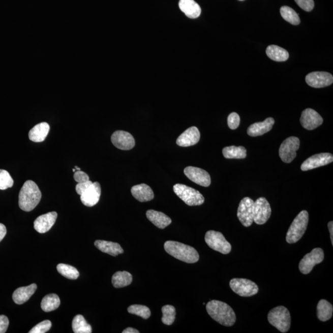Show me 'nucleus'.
<instances>
[{"label": "nucleus", "instance_id": "1", "mask_svg": "<svg viewBox=\"0 0 333 333\" xmlns=\"http://www.w3.org/2000/svg\"><path fill=\"white\" fill-rule=\"evenodd\" d=\"M206 310L210 317L222 325L231 326L236 322L235 313L229 305L222 301L210 300L207 304Z\"/></svg>", "mask_w": 333, "mask_h": 333}, {"label": "nucleus", "instance_id": "2", "mask_svg": "<svg viewBox=\"0 0 333 333\" xmlns=\"http://www.w3.org/2000/svg\"><path fill=\"white\" fill-rule=\"evenodd\" d=\"M42 193L34 181H26L20 191L19 205L22 210L31 212L39 204Z\"/></svg>", "mask_w": 333, "mask_h": 333}, {"label": "nucleus", "instance_id": "3", "mask_svg": "<svg viewBox=\"0 0 333 333\" xmlns=\"http://www.w3.org/2000/svg\"><path fill=\"white\" fill-rule=\"evenodd\" d=\"M164 249L167 253L182 262L194 263L198 261L199 256L195 248L177 241H167Z\"/></svg>", "mask_w": 333, "mask_h": 333}, {"label": "nucleus", "instance_id": "4", "mask_svg": "<svg viewBox=\"0 0 333 333\" xmlns=\"http://www.w3.org/2000/svg\"><path fill=\"white\" fill-rule=\"evenodd\" d=\"M309 213L302 210L298 214L289 227L286 240L289 244H294L302 238L308 228Z\"/></svg>", "mask_w": 333, "mask_h": 333}, {"label": "nucleus", "instance_id": "5", "mask_svg": "<svg viewBox=\"0 0 333 333\" xmlns=\"http://www.w3.org/2000/svg\"><path fill=\"white\" fill-rule=\"evenodd\" d=\"M268 320L280 332H287L291 327V315L287 308L284 306L271 309L268 314Z\"/></svg>", "mask_w": 333, "mask_h": 333}, {"label": "nucleus", "instance_id": "6", "mask_svg": "<svg viewBox=\"0 0 333 333\" xmlns=\"http://www.w3.org/2000/svg\"><path fill=\"white\" fill-rule=\"evenodd\" d=\"M173 192L185 204L190 206L202 205L204 202V196L199 191L183 184H176Z\"/></svg>", "mask_w": 333, "mask_h": 333}, {"label": "nucleus", "instance_id": "7", "mask_svg": "<svg viewBox=\"0 0 333 333\" xmlns=\"http://www.w3.org/2000/svg\"><path fill=\"white\" fill-rule=\"evenodd\" d=\"M205 241L211 249L223 254H229L231 245L226 240L223 234L219 231H208L205 235Z\"/></svg>", "mask_w": 333, "mask_h": 333}, {"label": "nucleus", "instance_id": "8", "mask_svg": "<svg viewBox=\"0 0 333 333\" xmlns=\"http://www.w3.org/2000/svg\"><path fill=\"white\" fill-rule=\"evenodd\" d=\"M230 286L232 291L241 297H251L258 293L259 288L252 281L244 279H233Z\"/></svg>", "mask_w": 333, "mask_h": 333}, {"label": "nucleus", "instance_id": "9", "mask_svg": "<svg viewBox=\"0 0 333 333\" xmlns=\"http://www.w3.org/2000/svg\"><path fill=\"white\" fill-rule=\"evenodd\" d=\"M300 147L299 139L296 137L286 138L280 147L279 155L285 163H291L296 158L297 150Z\"/></svg>", "mask_w": 333, "mask_h": 333}, {"label": "nucleus", "instance_id": "10", "mask_svg": "<svg viewBox=\"0 0 333 333\" xmlns=\"http://www.w3.org/2000/svg\"><path fill=\"white\" fill-rule=\"evenodd\" d=\"M325 257L322 249L315 248L311 253L306 254L300 260L299 268L301 273L307 275L311 273L313 268L323 262Z\"/></svg>", "mask_w": 333, "mask_h": 333}, {"label": "nucleus", "instance_id": "11", "mask_svg": "<svg viewBox=\"0 0 333 333\" xmlns=\"http://www.w3.org/2000/svg\"><path fill=\"white\" fill-rule=\"evenodd\" d=\"M254 201L249 197L243 198L239 202L237 216L245 227H249L254 222Z\"/></svg>", "mask_w": 333, "mask_h": 333}, {"label": "nucleus", "instance_id": "12", "mask_svg": "<svg viewBox=\"0 0 333 333\" xmlns=\"http://www.w3.org/2000/svg\"><path fill=\"white\" fill-rule=\"evenodd\" d=\"M271 214L270 205L265 198L261 197L254 201V222L256 224H265L270 219Z\"/></svg>", "mask_w": 333, "mask_h": 333}, {"label": "nucleus", "instance_id": "13", "mask_svg": "<svg viewBox=\"0 0 333 333\" xmlns=\"http://www.w3.org/2000/svg\"><path fill=\"white\" fill-rule=\"evenodd\" d=\"M184 173L185 175L194 183L204 187L210 186V176L206 171L198 167L189 166L185 168Z\"/></svg>", "mask_w": 333, "mask_h": 333}, {"label": "nucleus", "instance_id": "14", "mask_svg": "<svg viewBox=\"0 0 333 333\" xmlns=\"http://www.w3.org/2000/svg\"><path fill=\"white\" fill-rule=\"evenodd\" d=\"M307 83L311 87L320 88L331 85L333 82V77L326 72H313L306 77Z\"/></svg>", "mask_w": 333, "mask_h": 333}, {"label": "nucleus", "instance_id": "15", "mask_svg": "<svg viewBox=\"0 0 333 333\" xmlns=\"http://www.w3.org/2000/svg\"><path fill=\"white\" fill-rule=\"evenodd\" d=\"M333 156L330 153H323L315 155L304 162L300 166L302 171H308L326 166L332 163Z\"/></svg>", "mask_w": 333, "mask_h": 333}, {"label": "nucleus", "instance_id": "16", "mask_svg": "<svg viewBox=\"0 0 333 333\" xmlns=\"http://www.w3.org/2000/svg\"><path fill=\"white\" fill-rule=\"evenodd\" d=\"M101 194V185L98 182L92 183L81 194L80 200L83 205L93 207L99 202Z\"/></svg>", "mask_w": 333, "mask_h": 333}, {"label": "nucleus", "instance_id": "17", "mask_svg": "<svg viewBox=\"0 0 333 333\" xmlns=\"http://www.w3.org/2000/svg\"><path fill=\"white\" fill-rule=\"evenodd\" d=\"M300 122L304 129L312 130L320 126L323 123V119L315 110L308 108L302 112Z\"/></svg>", "mask_w": 333, "mask_h": 333}, {"label": "nucleus", "instance_id": "18", "mask_svg": "<svg viewBox=\"0 0 333 333\" xmlns=\"http://www.w3.org/2000/svg\"><path fill=\"white\" fill-rule=\"evenodd\" d=\"M111 141L114 146L121 150H130L135 145V140L130 133L118 130L111 136Z\"/></svg>", "mask_w": 333, "mask_h": 333}, {"label": "nucleus", "instance_id": "19", "mask_svg": "<svg viewBox=\"0 0 333 333\" xmlns=\"http://www.w3.org/2000/svg\"><path fill=\"white\" fill-rule=\"evenodd\" d=\"M57 214L56 212L48 213L37 217L34 222V228L37 232H48L56 222Z\"/></svg>", "mask_w": 333, "mask_h": 333}, {"label": "nucleus", "instance_id": "20", "mask_svg": "<svg viewBox=\"0 0 333 333\" xmlns=\"http://www.w3.org/2000/svg\"><path fill=\"white\" fill-rule=\"evenodd\" d=\"M200 132L196 127H190L179 136L176 140V144L181 147H188L195 145L200 140Z\"/></svg>", "mask_w": 333, "mask_h": 333}, {"label": "nucleus", "instance_id": "21", "mask_svg": "<svg viewBox=\"0 0 333 333\" xmlns=\"http://www.w3.org/2000/svg\"><path fill=\"white\" fill-rule=\"evenodd\" d=\"M275 124L274 118L268 117L264 121L252 124L248 129V134L251 137H259L270 132Z\"/></svg>", "mask_w": 333, "mask_h": 333}, {"label": "nucleus", "instance_id": "22", "mask_svg": "<svg viewBox=\"0 0 333 333\" xmlns=\"http://www.w3.org/2000/svg\"><path fill=\"white\" fill-rule=\"evenodd\" d=\"M131 193L136 199L141 202L152 201L155 197L152 188L148 185L144 184L133 186L131 189Z\"/></svg>", "mask_w": 333, "mask_h": 333}, {"label": "nucleus", "instance_id": "23", "mask_svg": "<svg viewBox=\"0 0 333 333\" xmlns=\"http://www.w3.org/2000/svg\"><path fill=\"white\" fill-rule=\"evenodd\" d=\"M37 289L36 284H32L29 286L17 288L13 294L14 302L18 304V305H21V304L27 302L33 296Z\"/></svg>", "mask_w": 333, "mask_h": 333}, {"label": "nucleus", "instance_id": "24", "mask_svg": "<svg viewBox=\"0 0 333 333\" xmlns=\"http://www.w3.org/2000/svg\"><path fill=\"white\" fill-rule=\"evenodd\" d=\"M178 5L182 12L189 18H198L201 15V8L194 0H179Z\"/></svg>", "mask_w": 333, "mask_h": 333}, {"label": "nucleus", "instance_id": "25", "mask_svg": "<svg viewBox=\"0 0 333 333\" xmlns=\"http://www.w3.org/2000/svg\"><path fill=\"white\" fill-rule=\"evenodd\" d=\"M146 217L150 222L160 229H164L172 223V220L166 214L155 210H147Z\"/></svg>", "mask_w": 333, "mask_h": 333}, {"label": "nucleus", "instance_id": "26", "mask_svg": "<svg viewBox=\"0 0 333 333\" xmlns=\"http://www.w3.org/2000/svg\"><path fill=\"white\" fill-rule=\"evenodd\" d=\"M50 127L46 123L37 124L28 133V138L33 142L40 143L44 141L50 132Z\"/></svg>", "mask_w": 333, "mask_h": 333}, {"label": "nucleus", "instance_id": "27", "mask_svg": "<svg viewBox=\"0 0 333 333\" xmlns=\"http://www.w3.org/2000/svg\"><path fill=\"white\" fill-rule=\"evenodd\" d=\"M95 246L103 253L108 254L112 256H117L124 253L123 249L117 243L97 240L95 242Z\"/></svg>", "mask_w": 333, "mask_h": 333}, {"label": "nucleus", "instance_id": "28", "mask_svg": "<svg viewBox=\"0 0 333 333\" xmlns=\"http://www.w3.org/2000/svg\"><path fill=\"white\" fill-rule=\"evenodd\" d=\"M266 54L269 58L277 62H286L289 56L287 51L277 45L268 46L266 48Z\"/></svg>", "mask_w": 333, "mask_h": 333}, {"label": "nucleus", "instance_id": "29", "mask_svg": "<svg viewBox=\"0 0 333 333\" xmlns=\"http://www.w3.org/2000/svg\"><path fill=\"white\" fill-rule=\"evenodd\" d=\"M132 275L129 272L117 271L112 276V283L115 288H121L130 285L132 283Z\"/></svg>", "mask_w": 333, "mask_h": 333}, {"label": "nucleus", "instance_id": "30", "mask_svg": "<svg viewBox=\"0 0 333 333\" xmlns=\"http://www.w3.org/2000/svg\"><path fill=\"white\" fill-rule=\"evenodd\" d=\"M317 311L318 319L326 321L331 319L332 316L333 307L326 300L321 299L318 303Z\"/></svg>", "mask_w": 333, "mask_h": 333}, {"label": "nucleus", "instance_id": "31", "mask_svg": "<svg viewBox=\"0 0 333 333\" xmlns=\"http://www.w3.org/2000/svg\"><path fill=\"white\" fill-rule=\"evenodd\" d=\"M60 304V299L57 294H50L43 297L41 302V308L44 312H50L58 308Z\"/></svg>", "mask_w": 333, "mask_h": 333}, {"label": "nucleus", "instance_id": "32", "mask_svg": "<svg viewBox=\"0 0 333 333\" xmlns=\"http://www.w3.org/2000/svg\"><path fill=\"white\" fill-rule=\"evenodd\" d=\"M222 153L226 159H245L247 156V152L243 146L225 147L222 150Z\"/></svg>", "mask_w": 333, "mask_h": 333}, {"label": "nucleus", "instance_id": "33", "mask_svg": "<svg viewBox=\"0 0 333 333\" xmlns=\"http://www.w3.org/2000/svg\"><path fill=\"white\" fill-rule=\"evenodd\" d=\"M72 329L75 333H91L92 328L82 315H77L72 321Z\"/></svg>", "mask_w": 333, "mask_h": 333}, {"label": "nucleus", "instance_id": "34", "mask_svg": "<svg viewBox=\"0 0 333 333\" xmlns=\"http://www.w3.org/2000/svg\"><path fill=\"white\" fill-rule=\"evenodd\" d=\"M280 14L285 21L292 25H297L300 23L299 15L290 7L284 6L280 9Z\"/></svg>", "mask_w": 333, "mask_h": 333}, {"label": "nucleus", "instance_id": "35", "mask_svg": "<svg viewBox=\"0 0 333 333\" xmlns=\"http://www.w3.org/2000/svg\"><path fill=\"white\" fill-rule=\"evenodd\" d=\"M57 270L63 277L70 280H77L79 277V272L71 265L59 263L57 265Z\"/></svg>", "mask_w": 333, "mask_h": 333}, {"label": "nucleus", "instance_id": "36", "mask_svg": "<svg viewBox=\"0 0 333 333\" xmlns=\"http://www.w3.org/2000/svg\"><path fill=\"white\" fill-rule=\"evenodd\" d=\"M163 316L162 321L166 325H172L175 320L176 310L174 307L170 305L164 306L162 308Z\"/></svg>", "mask_w": 333, "mask_h": 333}, {"label": "nucleus", "instance_id": "37", "mask_svg": "<svg viewBox=\"0 0 333 333\" xmlns=\"http://www.w3.org/2000/svg\"><path fill=\"white\" fill-rule=\"evenodd\" d=\"M128 312L130 314L137 315V316L143 318V319H147L150 316V309L144 306H130L128 308Z\"/></svg>", "mask_w": 333, "mask_h": 333}, {"label": "nucleus", "instance_id": "38", "mask_svg": "<svg viewBox=\"0 0 333 333\" xmlns=\"http://www.w3.org/2000/svg\"><path fill=\"white\" fill-rule=\"evenodd\" d=\"M14 180L10 173L5 170L0 169V190H5L13 186Z\"/></svg>", "mask_w": 333, "mask_h": 333}, {"label": "nucleus", "instance_id": "39", "mask_svg": "<svg viewBox=\"0 0 333 333\" xmlns=\"http://www.w3.org/2000/svg\"><path fill=\"white\" fill-rule=\"evenodd\" d=\"M52 324L50 320H44L37 325L28 332L29 333H45L49 331L51 328Z\"/></svg>", "mask_w": 333, "mask_h": 333}, {"label": "nucleus", "instance_id": "40", "mask_svg": "<svg viewBox=\"0 0 333 333\" xmlns=\"http://www.w3.org/2000/svg\"><path fill=\"white\" fill-rule=\"evenodd\" d=\"M240 124V117L236 112H232L228 115V126L231 130H235Z\"/></svg>", "mask_w": 333, "mask_h": 333}, {"label": "nucleus", "instance_id": "41", "mask_svg": "<svg viewBox=\"0 0 333 333\" xmlns=\"http://www.w3.org/2000/svg\"><path fill=\"white\" fill-rule=\"evenodd\" d=\"M298 6L307 12H310L314 8V0H295Z\"/></svg>", "mask_w": 333, "mask_h": 333}, {"label": "nucleus", "instance_id": "42", "mask_svg": "<svg viewBox=\"0 0 333 333\" xmlns=\"http://www.w3.org/2000/svg\"><path fill=\"white\" fill-rule=\"evenodd\" d=\"M74 178L75 181H77L78 184L83 183V182L89 180L88 175L81 170L75 171Z\"/></svg>", "mask_w": 333, "mask_h": 333}, {"label": "nucleus", "instance_id": "43", "mask_svg": "<svg viewBox=\"0 0 333 333\" xmlns=\"http://www.w3.org/2000/svg\"><path fill=\"white\" fill-rule=\"evenodd\" d=\"M9 326V320L5 315H0V333L7 332Z\"/></svg>", "mask_w": 333, "mask_h": 333}, {"label": "nucleus", "instance_id": "44", "mask_svg": "<svg viewBox=\"0 0 333 333\" xmlns=\"http://www.w3.org/2000/svg\"><path fill=\"white\" fill-rule=\"evenodd\" d=\"M93 182L90 180L87 181L83 182V183L78 184L76 186H75V190L78 195H81L84 191L86 189V188H88L89 185H90Z\"/></svg>", "mask_w": 333, "mask_h": 333}, {"label": "nucleus", "instance_id": "45", "mask_svg": "<svg viewBox=\"0 0 333 333\" xmlns=\"http://www.w3.org/2000/svg\"><path fill=\"white\" fill-rule=\"evenodd\" d=\"M7 228L3 224H0V242L4 239L6 234H7Z\"/></svg>", "mask_w": 333, "mask_h": 333}, {"label": "nucleus", "instance_id": "46", "mask_svg": "<svg viewBox=\"0 0 333 333\" xmlns=\"http://www.w3.org/2000/svg\"><path fill=\"white\" fill-rule=\"evenodd\" d=\"M328 229L330 233V237H331V244L333 245V223L332 221L329 222L328 224Z\"/></svg>", "mask_w": 333, "mask_h": 333}, {"label": "nucleus", "instance_id": "47", "mask_svg": "<svg viewBox=\"0 0 333 333\" xmlns=\"http://www.w3.org/2000/svg\"><path fill=\"white\" fill-rule=\"evenodd\" d=\"M123 333H139V331L137 329L133 328H127L126 329H124L123 331Z\"/></svg>", "mask_w": 333, "mask_h": 333}, {"label": "nucleus", "instance_id": "48", "mask_svg": "<svg viewBox=\"0 0 333 333\" xmlns=\"http://www.w3.org/2000/svg\"><path fill=\"white\" fill-rule=\"evenodd\" d=\"M75 170H80V168L77 167V166H75Z\"/></svg>", "mask_w": 333, "mask_h": 333}, {"label": "nucleus", "instance_id": "49", "mask_svg": "<svg viewBox=\"0 0 333 333\" xmlns=\"http://www.w3.org/2000/svg\"><path fill=\"white\" fill-rule=\"evenodd\" d=\"M239 1H244V0H239Z\"/></svg>", "mask_w": 333, "mask_h": 333}]
</instances>
